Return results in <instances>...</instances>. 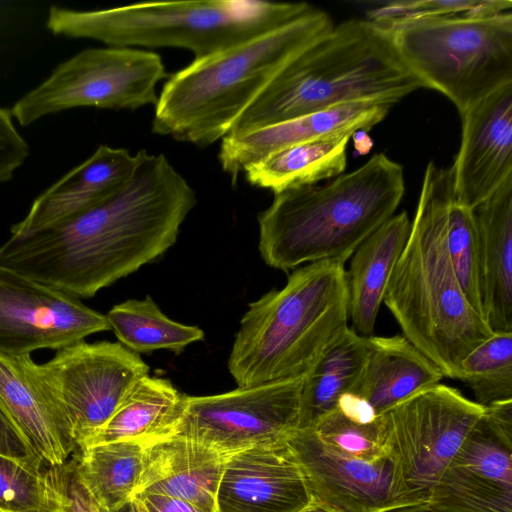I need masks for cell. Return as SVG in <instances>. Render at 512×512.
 I'll return each instance as SVG.
<instances>
[{
  "label": "cell",
  "mask_w": 512,
  "mask_h": 512,
  "mask_svg": "<svg viewBox=\"0 0 512 512\" xmlns=\"http://www.w3.org/2000/svg\"><path fill=\"white\" fill-rule=\"evenodd\" d=\"M137 154L132 175L116 193L54 227L10 236L0 246V266L80 299L163 255L196 194L165 155Z\"/></svg>",
  "instance_id": "6da1fadb"
},
{
  "label": "cell",
  "mask_w": 512,
  "mask_h": 512,
  "mask_svg": "<svg viewBox=\"0 0 512 512\" xmlns=\"http://www.w3.org/2000/svg\"><path fill=\"white\" fill-rule=\"evenodd\" d=\"M449 467L512 489V400L484 407Z\"/></svg>",
  "instance_id": "83f0119b"
},
{
  "label": "cell",
  "mask_w": 512,
  "mask_h": 512,
  "mask_svg": "<svg viewBox=\"0 0 512 512\" xmlns=\"http://www.w3.org/2000/svg\"><path fill=\"white\" fill-rule=\"evenodd\" d=\"M34 373L68 419L78 449L113 415L149 367L120 343L84 340L57 350Z\"/></svg>",
  "instance_id": "7c38bea8"
},
{
  "label": "cell",
  "mask_w": 512,
  "mask_h": 512,
  "mask_svg": "<svg viewBox=\"0 0 512 512\" xmlns=\"http://www.w3.org/2000/svg\"><path fill=\"white\" fill-rule=\"evenodd\" d=\"M106 318L120 344L135 353L168 350L179 354L204 338L202 329L168 318L150 296L119 303Z\"/></svg>",
  "instance_id": "f1b7e54d"
},
{
  "label": "cell",
  "mask_w": 512,
  "mask_h": 512,
  "mask_svg": "<svg viewBox=\"0 0 512 512\" xmlns=\"http://www.w3.org/2000/svg\"><path fill=\"white\" fill-rule=\"evenodd\" d=\"M135 502H136L138 512H147L146 509L143 507V505L137 499H135Z\"/></svg>",
  "instance_id": "f6af8a7d"
},
{
  "label": "cell",
  "mask_w": 512,
  "mask_h": 512,
  "mask_svg": "<svg viewBox=\"0 0 512 512\" xmlns=\"http://www.w3.org/2000/svg\"><path fill=\"white\" fill-rule=\"evenodd\" d=\"M116 512H138L135 499L132 498L129 502L124 504L119 510Z\"/></svg>",
  "instance_id": "7bdbcfd3"
},
{
  "label": "cell",
  "mask_w": 512,
  "mask_h": 512,
  "mask_svg": "<svg viewBox=\"0 0 512 512\" xmlns=\"http://www.w3.org/2000/svg\"><path fill=\"white\" fill-rule=\"evenodd\" d=\"M354 132H336L287 146L250 164L243 173L252 186L274 194L335 178L346 169L347 145Z\"/></svg>",
  "instance_id": "cb8c5ba5"
},
{
  "label": "cell",
  "mask_w": 512,
  "mask_h": 512,
  "mask_svg": "<svg viewBox=\"0 0 512 512\" xmlns=\"http://www.w3.org/2000/svg\"><path fill=\"white\" fill-rule=\"evenodd\" d=\"M391 107L378 101H357L226 136L221 140L218 159L235 183L247 166L287 146L341 131H369L387 116Z\"/></svg>",
  "instance_id": "ac0fdd59"
},
{
  "label": "cell",
  "mask_w": 512,
  "mask_h": 512,
  "mask_svg": "<svg viewBox=\"0 0 512 512\" xmlns=\"http://www.w3.org/2000/svg\"><path fill=\"white\" fill-rule=\"evenodd\" d=\"M49 467L62 496V512H99L78 481L72 459L62 465Z\"/></svg>",
  "instance_id": "8d00e7d4"
},
{
  "label": "cell",
  "mask_w": 512,
  "mask_h": 512,
  "mask_svg": "<svg viewBox=\"0 0 512 512\" xmlns=\"http://www.w3.org/2000/svg\"><path fill=\"white\" fill-rule=\"evenodd\" d=\"M367 337L351 327L304 377L298 429H311L355 386L367 357Z\"/></svg>",
  "instance_id": "4316f807"
},
{
  "label": "cell",
  "mask_w": 512,
  "mask_h": 512,
  "mask_svg": "<svg viewBox=\"0 0 512 512\" xmlns=\"http://www.w3.org/2000/svg\"><path fill=\"white\" fill-rule=\"evenodd\" d=\"M458 380L483 407L512 400V332H493L461 361Z\"/></svg>",
  "instance_id": "f546056e"
},
{
  "label": "cell",
  "mask_w": 512,
  "mask_h": 512,
  "mask_svg": "<svg viewBox=\"0 0 512 512\" xmlns=\"http://www.w3.org/2000/svg\"><path fill=\"white\" fill-rule=\"evenodd\" d=\"M483 413V406L438 383L378 416L380 444L405 506L427 501Z\"/></svg>",
  "instance_id": "9c48e42d"
},
{
  "label": "cell",
  "mask_w": 512,
  "mask_h": 512,
  "mask_svg": "<svg viewBox=\"0 0 512 512\" xmlns=\"http://www.w3.org/2000/svg\"><path fill=\"white\" fill-rule=\"evenodd\" d=\"M146 444L117 441L77 449L76 477L99 512H116L132 500L143 466Z\"/></svg>",
  "instance_id": "d4e9b609"
},
{
  "label": "cell",
  "mask_w": 512,
  "mask_h": 512,
  "mask_svg": "<svg viewBox=\"0 0 512 512\" xmlns=\"http://www.w3.org/2000/svg\"><path fill=\"white\" fill-rule=\"evenodd\" d=\"M133 498L137 499L147 512H204L186 500L162 494L141 493Z\"/></svg>",
  "instance_id": "ab89813d"
},
{
  "label": "cell",
  "mask_w": 512,
  "mask_h": 512,
  "mask_svg": "<svg viewBox=\"0 0 512 512\" xmlns=\"http://www.w3.org/2000/svg\"><path fill=\"white\" fill-rule=\"evenodd\" d=\"M313 9L305 2L208 0L144 2L77 11L51 6L47 29L110 47L181 48L199 59L293 21Z\"/></svg>",
  "instance_id": "52a82bcc"
},
{
  "label": "cell",
  "mask_w": 512,
  "mask_h": 512,
  "mask_svg": "<svg viewBox=\"0 0 512 512\" xmlns=\"http://www.w3.org/2000/svg\"><path fill=\"white\" fill-rule=\"evenodd\" d=\"M287 444L313 504L326 512H385L405 506L387 457L366 461L344 455L325 444L313 429H297Z\"/></svg>",
  "instance_id": "5bb4252c"
},
{
  "label": "cell",
  "mask_w": 512,
  "mask_h": 512,
  "mask_svg": "<svg viewBox=\"0 0 512 512\" xmlns=\"http://www.w3.org/2000/svg\"><path fill=\"white\" fill-rule=\"evenodd\" d=\"M335 408L345 417L358 424L373 423L379 416L364 398L351 392L342 395Z\"/></svg>",
  "instance_id": "f35d334b"
},
{
  "label": "cell",
  "mask_w": 512,
  "mask_h": 512,
  "mask_svg": "<svg viewBox=\"0 0 512 512\" xmlns=\"http://www.w3.org/2000/svg\"><path fill=\"white\" fill-rule=\"evenodd\" d=\"M311 429L325 444L344 455L366 461L386 457L380 444L378 418L370 424H358L334 408Z\"/></svg>",
  "instance_id": "e575fe53"
},
{
  "label": "cell",
  "mask_w": 512,
  "mask_h": 512,
  "mask_svg": "<svg viewBox=\"0 0 512 512\" xmlns=\"http://www.w3.org/2000/svg\"><path fill=\"white\" fill-rule=\"evenodd\" d=\"M425 85L407 68L389 34L368 19L341 22L294 58L238 117L241 135L335 106H393Z\"/></svg>",
  "instance_id": "5b68a950"
},
{
  "label": "cell",
  "mask_w": 512,
  "mask_h": 512,
  "mask_svg": "<svg viewBox=\"0 0 512 512\" xmlns=\"http://www.w3.org/2000/svg\"><path fill=\"white\" fill-rule=\"evenodd\" d=\"M379 25L407 68L425 88L446 96L459 114L512 83L511 11L490 17H425Z\"/></svg>",
  "instance_id": "ba28073f"
},
{
  "label": "cell",
  "mask_w": 512,
  "mask_h": 512,
  "mask_svg": "<svg viewBox=\"0 0 512 512\" xmlns=\"http://www.w3.org/2000/svg\"><path fill=\"white\" fill-rule=\"evenodd\" d=\"M0 455L44 468V460L25 438L0 401Z\"/></svg>",
  "instance_id": "74e56055"
},
{
  "label": "cell",
  "mask_w": 512,
  "mask_h": 512,
  "mask_svg": "<svg viewBox=\"0 0 512 512\" xmlns=\"http://www.w3.org/2000/svg\"><path fill=\"white\" fill-rule=\"evenodd\" d=\"M411 221L406 211L394 214L351 256L346 270L352 329L372 336L390 277L407 242Z\"/></svg>",
  "instance_id": "603a6c76"
},
{
  "label": "cell",
  "mask_w": 512,
  "mask_h": 512,
  "mask_svg": "<svg viewBox=\"0 0 512 512\" xmlns=\"http://www.w3.org/2000/svg\"><path fill=\"white\" fill-rule=\"evenodd\" d=\"M447 248L465 296L484 317L475 221L472 209L461 204L456 195L450 200L447 210Z\"/></svg>",
  "instance_id": "d6a6232c"
},
{
  "label": "cell",
  "mask_w": 512,
  "mask_h": 512,
  "mask_svg": "<svg viewBox=\"0 0 512 512\" xmlns=\"http://www.w3.org/2000/svg\"><path fill=\"white\" fill-rule=\"evenodd\" d=\"M313 504L287 441L230 454L217 491V512H301Z\"/></svg>",
  "instance_id": "2e32d148"
},
{
  "label": "cell",
  "mask_w": 512,
  "mask_h": 512,
  "mask_svg": "<svg viewBox=\"0 0 512 512\" xmlns=\"http://www.w3.org/2000/svg\"><path fill=\"white\" fill-rule=\"evenodd\" d=\"M137 162V153L100 145L33 201L27 215L11 227V236H26L54 227L93 208L127 182Z\"/></svg>",
  "instance_id": "e0dca14e"
},
{
  "label": "cell",
  "mask_w": 512,
  "mask_h": 512,
  "mask_svg": "<svg viewBox=\"0 0 512 512\" xmlns=\"http://www.w3.org/2000/svg\"><path fill=\"white\" fill-rule=\"evenodd\" d=\"M30 153L14 124L10 109L0 107V184L10 181Z\"/></svg>",
  "instance_id": "d590c367"
},
{
  "label": "cell",
  "mask_w": 512,
  "mask_h": 512,
  "mask_svg": "<svg viewBox=\"0 0 512 512\" xmlns=\"http://www.w3.org/2000/svg\"><path fill=\"white\" fill-rule=\"evenodd\" d=\"M511 7L510 0H395L369 11L367 19L383 24L425 17H490Z\"/></svg>",
  "instance_id": "836d02e7"
},
{
  "label": "cell",
  "mask_w": 512,
  "mask_h": 512,
  "mask_svg": "<svg viewBox=\"0 0 512 512\" xmlns=\"http://www.w3.org/2000/svg\"><path fill=\"white\" fill-rule=\"evenodd\" d=\"M472 213L484 318L493 332H512V177Z\"/></svg>",
  "instance_id": "44dd1931"
},
{
  "label": "cell",
  "mask_w": 512,
  "mask_h": 512,
  "mask_svg": "<svg viewBox=\"0 0 512 512\" xmlns=\"http://www.w3.org/2000/svg\"><path fill=\"white\" fill-rule=\"evenodd\" d=\"M405 192L403 167L384 153L331 181L274 194L259 213V252L282 271L345 262L391 218Z\"/></svg>",
  "instance_id": "277c9868"
},
{
  "label": "cell",
  "mask_w": 512,
  "mask_h": 512,
  "mask_svg": "<svg viewBox=\"0 0 512 512\" xmlns=\"http://www.w3.org/2000/svg\"><path fill=\"white\" fill-rule=\"evenodd\" d=\"M348 300L344 263L319 261L250 303L228 359L238 387L306 376L349 327Z\"/></svg>",
  "instance_id": "8992f818"
},
{
  "label": "cell",
  "mask_w": 512,
  "mask_h": 512,
  "mask_svg": "<svg viewBox=\"0 0 512 512\" xmlns=\"http://www.w3.org/2000/svg\"><path fill=\"white\" fill-rule=\"evenodd\" d=\"M61 493L47 470L0 455V512H62Z\"/></svg>",
  "instance_id": "4dcf8cb0"
},
{
  "label": "cell",
  "mask_w": 512,
  "mask_h": 512,
  "mask_svg": "<svg viewBox=\"0 0 512 512\" xmlns=\"http://www.w3.org/2000/svg\"><path fill=\"white\" fill-rule=\"evenodd\" d=\"M304 377L217 395H183L175 420L159 438L185 437L224 455L287 441L298 429Z\"/></svg>",
  "instance_id": "8fae6325"
},
{
  "label": "cell",
  "mask_w": 512,
  "mask_h": 512,
  "mask_svg": "<svg viewBox=\"0 0 512 512\" xmlns=\"http://www.w3.org/2000/svg\"><path fill=\"white\" fill-rule=\"evenodd\" d=\"M454 195L451 168L429 161L383 303L403 336L444 377L457 379L461 361L493 331L465 296L449 256L447 210Z\"/></svg>",
  "instance_id": "7a4b0ae2"
},
{
  "label": "cell",
  "mask_w": 512,
  "mask_h": 512,
  "mask_svg": "<svg viewBox=\"0 0 512 512\" xmlns=\"http://www.w3.org/2000/svg\"><path fill=\"white\" fill-rule=\"evenodd\" d=\"M31 355L0 356V401L48 466L77 449L71 425L34 373Z\"/></svg>",
  "instance_id": "ffe728a7"
},
{
  "label": "cell",
  "mask_w": 512,
  "mask_h": 512,
  "mask_svg": "<svg viewBox=\"0 0 512 512\" xmlns=\"http://www.w3.org/2000/svg\"><path fill=\"white\" fill-rule=\"evenodd\" d=\"M183 395L166 379H140L110 419L79 449L92 445L161 437L175 420Z\"/></svg>",
  "instance_id": "484cf974"
},
{
  "label": "cell",
  "mask_w": 512,
  "mask_h": 512,
  "mask_svg": "<svg viewBox=\"0 0 512 512\" xmlns=\"http://www.w3.org/2000/svg\"><path fill=\"white\" fill-rule=\"evenodd\" d=\"M460 116V147L450 168L457 200L472 209L512 177V83Z\"/></svg>",
  "instance_id": "9a60e30c"
},
{
  "label": "cell",
  "mask_w": 512,
  "mask_h": 512,
  "mask_svg": "<svg viewBox=\"0 0 512 512\" xmlns=\"http://www.w3.org/2000/svg\"><path fill=\"white\" fill-rule=\"evenodd\" d=\"M334 26L328 13L313 7L284 25L194 59L165 82L152 132L199 147L222 140L268 84Z\"/></svg>",
  "instance_id": "3957f363"
},
{
  "label": "cell",
  "mask_w": 512,
  "mask_h": 512,
  "mask_svg": "<svg viewBox=\"0 0 512 512\" xmlns=\"http://www.w3.org/2000/svg\"><path fill=\"white\" fill-rule=\"evenodd\" d=\"M301 512H326V511L323 510L322 508L316 506L315 504H312Z\"/></svg>",
  "instance_id": "ee69618b"
},
{
  "label": "cell",
  "mask_w": 512,
  "mask_h": 512,
  "mask_svg": "<svg viewBox=\"0 0 512 512\" xmlns=\"http://www.w3.org/2000/svg\"><path fill=\"white\" fill-rule=\"evenodd\" d=\"M166 77L165 65L154 52L88 48L56 66L48 78L18 99L10 112L26 127L76 107L135 110L155 106L156 87Z\"/></svg>",
  "instance_id": "30bf717a"
},
{
  "label": "cell",
  "mask_w": 512,
  "mask_h": 512,
  "mask_svg": "<svg viewBox=\"0 0 512 512\" xmlns=\"http://www.w3.org/2000/svg\"><path fill=\"white\" fill-rule=\"evenodd\" d=\"M425 504L437 512H512V489L448 467Z\"/></svg>",
  "instance_id": "1f68e13d"
},
{
  "label": "cell",
  "mask_w": 512,
  "mask_h": 512,
  "mask_svg": "<svg viewBox=\"0 0 512 512\" xmlns=\"http://www.w3.org/2000/svg\"><path fill=\"white\" fill-rule=\"evenodd\" d=\"M135 495L162 494L186 500L204 512H217V491L229 455L181 437L145 443Z\"/></svg>",
  "instance_id": "d6986e66"
},
{
  "label": "cell",
  "mask_w": 512,
  "mask_h": 512,
  "mask_svg": "<svg viewBox=\"0 0 512 512\" xmlns=\"http://www.w3.org/2000/svg\"><path fill=\"white\" fill-rule=\"evenodd\" d=\"M107 330L106 315L80 299L0 266V356L57 351Z\"/></svg>",
  "instance_id": "4fadbf2b"
},
{
  "label": "cell",
  "mask_w": 512,
  "mask_h": 512,
  "mask_svg": "<svg viewBox=\"0 0 512 512\" xmlns=\"http://www.w3.org/2000/svg\"><path fill=\"white\" fill-rule=\"evenodd\" d=\"M351 138L356 151L361 155L369 153L374 145L368 131L365 130H358L354 132Z\"/></svg>",
  "instance_id": "60d3db41"
},
{
  "label": "cell",
  "mask_w": 512,
  "mask_h": 512,
  "mask_svg": "<svg viewBox=\"0 0 512 512\" xmlns=\"http://www.w3.org/2000/svg\"><path fill=\"white\" fill-rule=\"evenodd\" d=\"M367 345L362 372L350 392L364 398L378 415L444 377L403 335L368 336Z\"/></svg>",
  "instance_id": "7402d4cb"
},
{
  "label": "cell",
  "mask_w": 512,
  "mask_h": 512,
  "mask_svg": "<svg viewBox=\"0 0 512 512\" xmlns=\"http://www.w3.org/2000/svg\"><path fill=\"white\" fill-rule=\"evenodd\" d=\"M385 512H437L425 503L397 507Z\"/></svg>",
  "instance_id": "b9f144b4"
}]
</instances>
